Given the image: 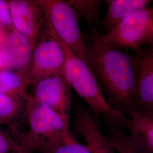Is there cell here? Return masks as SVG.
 <instances>
[{
	"label": "cell",
	"instance_id": "20",
	"mask_svg": "<svg viewBox=\"0 0 153 153\" xmlns=\"http://www.w3.org/2000/svg\"><path fill=\"white\" fill-rule=\"evenodd\" d=\"M0 26L8 28L13 27L9 1L0 0Z\"/></svg>",
	"mask_w": 153,
	"mask_h": 153
},
{
	"label": "cell",
	"instance_id": "18",
	"mask_svg": "<svg viewBox=\"0 0 153 153\" xmlns=\"http://www.w3.org/2000/svg\"><path fill=\"white\" fill-rule=\"evenodd\" d=\"M107 138L117 153H137L129 143L126 134L120 129L109 128Z\"/></svg>",
	"mask_w": 153,
	"mask_h": 153
},
{
	"label": "cell",
	"instance_id": "3",
	"mask_svg": "<svg viewBox=\"0 0 153 153\" xmlns=\"http://www.w3.org/2000/svg\"><path fill=\"white\" fill-rule=\"evenodd\" d=\"M24 100L29 129L19 137L30 153L36 150L47 153L74 137L69 131V123L33 94L27 93Z\"/></svg>",
	"mask_w": 153,
	"mask_h": 153
},
{
	"label": "cell",
	"instance_id": "19",
	"mask_svg": "<svg viewBox=\"0 0 153 153\" xmlns=\"http://www.w3.org/2000/svg\"><path fill=\"white\" fill-rule=\"evenodd\" d=\"M45 153H91L86 145L78 142L74 137L62 143Z\"/></svg>",
	"mask_w": 153,
	"mask_h": 153
},
{
	"label": "cell",
	"instance_id": "21",
	"mask_svg": "<svg viewBox=\"0 0 153 153\" xmlns=\"http://www.w3.org/2000/svg\"><path fill=\"white\" fill-rule=\"evenodd\" d=\"M4 68V66L2 59V56H1V52H0V71H1L2 69H3Z\"/></svg>",
	"mask_w": 153,
	"mask_h": 153
},
{
	"label": "cell",
	"instance_id": "9",
	"mask_svg": "<svg viewBox=\"0 0 153 153\" xmlns=\"http://www.w3.org/2000/svg\"><path fill=\"white\" fill-rule=\"evenodd\" d=\"M33 49L28 39L11 27L4 33L0 44L4 68L27 76Z\"/></svg>",
	"mask_w": 153,
	"mask_h": 153
},
{
	"label": "cell",
	"instance_id": "16",
	"mask_svg": "<svg viewBox=\"0 0 153 153\" xmlns=\"http://www.w3.org/2000/svg\"><path fill=\"white\" fill-rule=\"evenodd\" d=\"M68 2L90 25L99 21L101 0H69Z\"/></svg>",
	"mask_w": 153,
	"mask_h": 153
},
{
	"label": "cell",
	"instance_id": "10",
	"mask_svg": "<svg viewBox=\"0 0 153 153\" xmlns=\"http://www.w3.org/2000/svg\"><path fill=\"white\" fill-rule=\"evenodd\" d=\"M13 26L26 36L34 48L45 18L37 0H10Z\"/></svg>",
	"mask_w": 153,
	"mask_h": 153
},
{
	"label": "cell",
	"instance_id": "13",
	"mask_svg": "<svg viewBox=\"0 0 153 153\" xmlns=\"http://www.w3.org/2000/svg\"><path fill=\"white\" fill-rule=\"evenodd\" d=\"M27 121L24 98L0 93V125H5L16 135L25 132L22 129Z\"/></svg>",
	"mask_w": 153,
	"mask_h": 153
},
{
	"label": "cell",
	"instance_id": "11",
	"mask_svg": "<svg viewBox=\"0 0 153 153\" xmlns=\"http://www.w3.org/2000/svg\"><path fill=\"white\" fill-rule=\"evenodd\" d=\"M73 127L83 137L91 153H116L107 137L103 134L91 115L82 105L74 111Z\"/></svg>",
	"mask_w": 153,
	"mask_h": 153
},
{
	"label": "cell",
	"instance_id": "6",
	"mask_svg": "<svg viewBox=\"0 0 153 153\" xmlns=\"http://www.w3.org/2000/svg\"><path fill=\"white\" fill-rule=\"evenodd\" d=\"M33 49L28 71L30 85L46 78L64 74L65 56L59 42L45 33Z\"/></svg>",
	"mask_w": 153,
	"mask_h": 153
},
{
	"label": "cell",
	"instance_id": "22",
	"mask_svg": "<svg viewBox=\"0 0 153 153\" xmlns=\"http://www.w3.org/2000/svg\"><path fill=\"white\" fill-rule=\"evenodd\" d=\"M3 34H4V33H2L1 31V30H0V44H1V40H2V36H3Z\"/></svg>",
	"mask_w": 153,
	"mask_h": 153
},
{
	"label": "cell",
	"instance_id": "17",
	"mask_svg": "<svg viewBox=\"0 0 153 153\" xmlns=\"http://www.w3.org/2000/svg\"><path fill=\"white\" fill-rule=\"evenodd\" d=\"M0 153H31L25 146L20 137L0 125Z\"/></svg>",
	"mask_w": 153,
	"mask_h": 153
},
{
	"label": "cell",
	"instance_id": "2",
	"mask_svg": "<svg viewBox=\"0 0 153 153\" xmlns=\"http://www.w3.org/2000/svg\"><path fill=\"white\" fill-rule=\"evenodd\" d=\"M45 33L57 39L65 56L64 74L70 86L97 115L102 116L109 128L120 129L128 117L115 110L105 97L96 76L90 66L62 42L46 24Z\"/></svg>",
	"mask_w": 153,
	"mask_h": 153
},
{
	"label": "cell",
	"instance_id": "14",
	"mask_svg": "<svg viewBox=\"0 0 153 153\" xmlns=\"http://www.w3.org/2000/svg\"><path fill=\"white\" fill-rule=\"evenodd\" d=\"M107 11L102 26L109 33L133 13L149 6L150 0H108Z\"/></svg>",
	"mask_w": 153,
	"mask_h": 153
},
{
	"label": "cell",
	"instance_id": "12",
	"mask_svg": "<svg viewBox=\"0 0 153 153\" xmlns=\"http://www.w3.org/2000/svg\"><path fill=\"white\" fill-rule=\"evenodd\" d=\"M125 127L129 131L126 139L137 153H153V117H128Z\"/></svg>",
	"mask_w": 153,
	"mask_h": 153
},
{
	"label": "cell",
	"instance_id": "5",
	"mask_svg": "<svg viewBox=\"0 0 153 153\" xmlns=\"http://www.w3.org/2000/svg\"><path fill=\"white\" fill-rule=\"evenodd\" d=\"M106 43L119 49H138L153 44V7L133 13L109 33L100 34Z\"/></svg>",
	"mask_w": 153,
	"mask_h": 153
},
{
	"label": "cell",
	"instance_id": "4",
	"mask_svg": "<svg viewBox=\"0 0 153 153\" xmlns=\"http://www.w3.org/2000/svg\"><path fill=\"white\" fill-rule=\"evenodd\" d=\"M37 2L44 13L45 23L89 66L88 48L79 27L76 11L68 1L37 0Z\"/></svg>",
	"mask_w": 153,
	"mask_h": 153
},
{
	"label": "cell",
	"instance_id": "1",
	"mask_svg": "<svg viewBox=\"0 0 153 153\" xmlns=\"http://www.w3.org/2000/svg\"><path fill=\"white\" fill-rule=\"evenodd\" d=\"M88 64L108 97L112 107L134 119L141 116L137 108V79L134 59L104 42L94 30L85 42Z\"/></svg>",
	"mask_w": 153,
	"mask_h": 153
},
{
	"label": "cell",
	"instance_id": "8",
	"mask_svg": "<svg viewBox=\"0 0 153 153\" xmlns=\"http://www.w3.org/2000/svg\"><path fill=\"white\" fill-rule=\"evenodd\" d=\"M134 59L137 79V108L140 115L153 117V44L137 49Z\"/></svg>",
	"mask_w": 153,
	"mask_h": 153
},
{
	"label": "cell",
	"instance_id": "7",
	"mask_svg": "<svg viewBox=\"0 0 153 153\" xmlns=\"http://www.w3.org/2000/svg\"><path fill=\"white\" fill-rule=\"evenodd\" d=\"M35 86L33 96L69 123L71 94V86L65 74L41 79Z\"/></svg>",
	"mask_w": 153,
	"mask_h": 153
},
{
	"label": "cell",
	"instance_id": "15",
	"mask_svg": "<svg viewBox=\"0 0 153 153\" xmlns=\"http://www.w3.org/2000/svg\"><path fill=\"white\" fill-rule=\"evenodd\" d=\"M30 85L28 76L20 73L4 68L0 71V93L9 96L24 98Z\"/></svg>",
	"mask_w": 153,
	"mask_h": 153
}]
</instances>
